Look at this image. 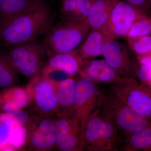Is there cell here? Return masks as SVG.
Segmentation results:
<instances>
[{
    "label": "cell",
    "instance_id": "cell-30",
    "mask_svg": "<svg viewBox=\"0 0 151 151\" xmlns=\"http://www.w3.org/2000/svg\"><path fill=\"white\" fill-rule=\"evenodd\" d=\"M55 124L51 120L45 119L40 123L37 132L43 133H54Z\"/></svg>",
    "mask_w": 151,
    "mask_h": 151
},
{
    "label": "cell",
    "instance_id": "cell-20",
    "mask_svg": "<svg viewBox=\"0 0 151 151\" xmlns=\"http://www.w3.org/2000/svg\"><path fill=\"white\" fill-rule=\"evenodd\" d=\"M76 82L72 78H67L56 84L55 88L58 106L64 109H73Z\"/></svg>",
    "mask_w": 151,
    "mask_h": 151
},
{
    "label": "cell",
    "instance_id": "cell-17",
    "mask_svg": "<svg viewBox=\"0 0 151 151\" xmlns=\"http://www.w3.org/2000/svg\"><path fill=\"white\" fill-rule=\"evenodd\" d=\"M29 0H0V22L6 21L46 4Z\"/></svg>",
    "mask_w": 151,
    "mask_h": 151
},
{
    "label": "cell",
    "instance_id": "cell-9",
    "mask_svg": "<svg viewBox=\"0 0 151 151\" xmlns=\"http://www.w3.org/2000/svg\"><path fill=\"white\" fill-rule=\"evenodd\" d=\"M97 97V86L92 79L86 76L76 83L73 109L80 121L81 139L84 127L89 116L96 107Z\"/></svg>",
    "mask_w": 151,
    "mask_h": 151
},
{
    "label": "cell",
    "instance_id": "cell-21",
    "mask_svg": "<svg viewBox=\"0 0 151 151\" xmlns=\"http://www.w3.org/2000/svg\"><path fill=\"white\" fill-rule=\"evenodd\" d=\"M18 70L6 50L0 49V88H6L15 80Z\"/></svg>",
    "mask_w": 151,
    "mask_h": 151
},
{
    "label": "cell",
    "instance_id": "cell-1",
    "mask_svg": "<svg viewBox=\"0 0 151 151\" xmlns=\"http://www.w3.org/2000/svg\"><path fill=\"white\" fill-rule=\"evenodd\" d=\"M55 14L46 3L27 12L0 22V45L5 48L37 40L55 23Z\"/></svg>",
    "mask_w": 151,
    "mask_h": 151
},
{
    "label": "cell",
    "instance_id": "cell-15",
    "mask_svg": "<svg viewBox=\"0 0 151 151\" xmlns=\"http://www.w3.org/2000/svg\"><path fill=\"white\" fill-rule=\"evenodd\" d=\"M36 84L34 96L39 109L44 112H51L57 108L54 81L44 75Z\"/></svg>",
    "mask_w": 151,
    "mask_h": 151
},
{
    "label": "cell",
    "instance_id": "cell-6",
    "mask_svg": "<svg viewBox=\"0 0 151 151\" xmlns=\"http://www.w3.org/2000/svg\"><path fill=\"white\" fill-rule=\"evenodd\" d=\"M112 84L113 91L120 98L148 118H151V88L128 76H121Z\"/></svg>",
    "mask_w": 151,
    "mask_h": 151
},
{
    "label": "cell",
    "instance_id": "cell-22",
    "mask_svg": "<svg viewBox=\"0 0 151 151\" xmlns=\"http://www.w3.org/2000/svg\"><path fill=\"white\" fill-rule=\"evenodd\" d=\"M130 49L137 55L151 53V36L125 38Z\"/></svg>",
    "mask_w": 151,
    "mask_h": 151
},
{
    "label": "cell",
    "instance_id": "cell-24",
    "mask_svg": "<svg viewBox=\"0 0 151 151\" xmlns=\"http://www.w3.org/2000/svg\"><path fill=\"white\" fill-rule=\"evenodd\" d=\"M28 120L27 113L23 111L8 112L0 116V122L10 127L12 132L23 127Z\"/></svg>",
    "mask_w": 151,
    "mask_h": 151
},
{
    "label": "cell",
    "instance_id": "cell-10",
    "mask_svg": "<svg viewBox=\"0 0 151 151\" xmlns=\"http://www.w3.org/2000/svg\"><path fill=\"white\" fill-rule=\"evenodd\" d=\"M54 134L55 143L61 150H79L81 126L76 116L72 118L63 117L59 119L55 124Z\"/></svg>",
    "mask_w": 151,
    "mask_h": 151
},
{
    "label": "cell",
    "instance_id": "cell-25",
    "mask_svg": "<svg viewBox=\"0 0 151 151\" xmlns=\"http://www.w3.org/2000/svg\"><path fill=\"white\" fill-rule=\"evenodd\" d=\"M151 34V19L147 15L142 17L132 25L125 38L150 35Z\"/></svg>",
    "mask_w": 151,
    "mask_h": 151
},
{
    "label": "cell",
    "instance_id": "cell-5",
    "mask_svg": "<svg viewBox=\"0 0 151 151\" xmlns=\"http://www.w3.org/2000/svg\"><path fill=\"white\" fill-rule=\"evenodd\" d=\"M7 48L8 54L17 70L28 77L35 76L42 71L45 60L50 56L42 41L38 40Z\"/></svg>",
    "mask_w": 151,
    "mask_h": 151
},
{
    "label": "cell",
    "instance_id": "cell-14",
    "mask_svg": "<svg viewBox=\"0 0 151 151\" xmlns=\"http://www.w3.org/2000/svg\"><path fill=\"white\" fill-rule=\"evenodd\" d=\"M80 68L79 61L73 50L51 55L42 71L44 75H47L55 70H59L73 76L79 72Z\"/></svg>",
    "mask_w": 151,
    "mask_h": 151
},
{
    "label": "cell",
    "instance_id": "cell-11",
    "mask_svg": "<svg viewBox=\"0 0 151 151\" xmlns=\"http://www.w3.org/2000/svg\"><path fill=\"white\" fill-rule=\"evenodd\" d=\"M109 39L100 29H90L80 45L74 50L80 67L84 61L102 55L105 43Z\"/></svg>",
    "mask_w": 151,
    "mask_h": 151
},
{
    "label": "cell",
    "instance_id": "cell-2",
    "mask_svg": "<svg viewBox=\"0 0 151 151\" xmlns=\"http://www.w3.org/2000/svg\"><path fill=\"white\" fill-rule=\"evenodd\" d=\"M99 114L125 134L137 132L151 125L150 118L128 105L114 91L100 95Z\"/></svg>",
    "mask_w": 151,
    "mask_h": 151
},
{
    "label": "cell",
    "instance_id": "cell-19",
    "mask_svg": "<svg viewBox=\"0 0 151 151\" xmlns=\"http://www.w3.org/2000/svg\"><path fill=\"white\" fill-rule=\"evenodd\" d=\"M125 149L128 151H151V127L126 134Z\"/></svg>",
    "mask_w": 151,
    "mask_h": 151
},
{
    "label": "cell",
    "instance_id": "cell-3",
    "mask_svg": "<svg viewBox=\"0 0 151 151\" xmlns=\"http://www.w3.org/2000/svg\"><path fill=\"white\" fill-rule=\"evenodd\" d=\"M119 132L113 124L100 116L97 110L91 113L86 122L79 150H118L122 142Z\"/></svg>",
    "mask_w": 151,
    "mask_h": 151
},
{
    "label": "cell",
    "instance_id": "cell-8",
    "mask_svg": "<svg viewBox=\"0 0 151 151\" xmlns=\"http://www.w3.org/2000/svg\"><path fill=\"white\" fill-rule=\"evenodd\" d=\"M133 52L128 45L109 40L103 47L102 55L105 61L120 75L136 78L138 61Z\"/></svg>",
    "mask_w": 151,
    "mask_h": 151
},
{
    "label": "cell",
    "instance_id": "cell-29",
    "mask_svg": "<svg viewBox=\"0 0 151 151\" xmlns=\"http://www.w3.org/2000/svg\"><path fill=\"white\" fill-rule=\"evenodd\" d=\"M146 14L151 7V0H122Z\"/></svg>",
    "mask_w": 151,
    "mask_h": 151
},
{
    "label": "cell",
    "instance_id": "cell-12",
    "mask_svg": "<svg viewBox=\"0 0 151 151\" xmlns=\"http://www.w3.org/2000/svg\"><path fill=\"white\" fill-rule=\"evenodd\" d=\"M82 66L84 68L80 69L79 72L82 75L102 83H113L122 76L104 59L86 60Z\"/></svg>",
    "mask_w": 151,
    "mask_h": 151
},
{
    "label": "cell",
    "instance_id": "cell-7",
    "mask_svg": "<svg viewBox=\"0 0 151 151\" xmlns=\"http://www.w3.org/2000/svg\"><path fill=\"white\" fill-rule=\"evenodd\" d=\"M147 14L122 0H118L110 16L100 29L108 39L124 38L134 22Z\"/></svg>",
    "mask_w": 151,
    "mask_h": 151
},
{
    "label": "cell",
    "instance_id": "cell-28",
    "mask_svg": "<svg viewBox=\"0 0 151 151\" xmlns=\"http://www.w3.org/2000/svg\"><path fill=\"white\" fill-rule=\"evenodd\" d=\"M12 129L8 125L0 122V150H6L9 145L10 138L12 134Z\"/></svg>",
    "mask_w": 151,
    "mask_h": 151
},
{
    "label": "cell",
    "instance_id": "cell-23",
    "mask_svg": "<svg viewBox=\"0 0 151 151\" xmlns=\"http://www.w3.org/2000/svg\"><path fill=\"white\" fill-rule=\"evenodd\" d=\"M137 57L138 61L137 77L139 79L141 83L151 88V53L137 55Z\"/></svg>",
    "mask_w": 151,
    "mask_h": 151
},
{
    "label": "cell",
    "instance_id": "cell-27",
    "mask_svg": "<svg viewBox=\"0 0 151 151\" xmlns=\"http://www.w3.org/2000/svg\"><path fill=\"white\" fill-rule=\"evenodd\" d=\"M27 132L23 126L12 132L9 144L12 147L18 149L24 145L27 137Z\"/></svg>",
    "mask_w": 151,
    "mask_h": 151
},
{
    "label": "cell",
    "instance_id": "cell-13",
    "mask_svg": "<svg viewBox=\"0 0 151 151\" xmlns=\"http://www.w3.org/2000/svg\"><path fill=\"white\" fill-rule=\"evenodd\" d=\"M93 0H60L59 15L61 19L84 23Z\"/></svg>",
    "mask_w": 151,
    "mask_h": 151
},
{
    "label": "cell",
    "instance_id": "cell-18",
    "mask_svg": "<svg viewBox=\"0 0 151 151\" xmlns=\"http://www.w3.org/2000/svg\"><path fill=\"white\" fill-rule=\"evenodd\" d=\"M5 92L0 97V103L5 113L19 111L27 105L29 97L24 89L14 88Z\"/></svg>",
    "mask_w": 151,
    "mask_h": 151
},
{
    "label": "cell",
    "instance_id": "cell-31",
    "mask_svg": "<svg viewBox=\"0 0 151 151\" xmlns=\"http://www.w3.org/2000/svg\"><path fill=\"white\" fill-rule=\"evenodd\" d=\"M32 2L37 3V4H44L46 3V0H29Z\"/></svg>",
    "mask_w": 151,
    "mask_h": 151
},
{
    "label": "cell",
    "instance_id": "cell-4",
    "mask_svg": "<svg viewBox=\"0 0 151 151\" xmlns=\"http://www.w3.org/2000/svg\"><path fill=\"white\" fill-rule=\"evenodd\" d=\"M90 29L85 23H77L60 19L44 35L42 41L50 56L70 52L80 45Z\"/></svg>",
    "mask_w": 151,
    "mask_h": 151
},
{
    "label": "cell",
    "instance_id": "cell-26",
    "mask_svg": "<svg viewBox=\"0 0 151 151\" xmlns=\"http://www.w3.org/2000/svg\"><path fill=\"white\" fill-rule=\"evenodd\" d=\"M33 145L38 149H50L55 143L54 133H43L37 132L34 134L31 138Z\"/></svg>",
    "mask_w": 151,
    "mask_h": 151
},
{
    "label": "cell",
    "instance_id": "cell-16",
    "mask_svg": "<svg viewBox=\"0 0 151 151\" xmlns=\"http://www.w3.org/2000/svg\"><path fill=\"white\" fill-rule=\"evenodd\" d=\"M118 0H93L85 23L90 29H100L110 16Z\"/></svg>",
    "mask_w": 151,
    "mask_h": 151
}]
</instances>
